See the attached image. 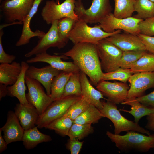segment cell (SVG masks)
Masks as SVG:
<instances>
[{"mask_svg": "<svg viewBox=\"0 0 154 154\" xmlns=\"http://www.w3.org/2000/svg\"><path fill=\"white\" fill-rule=\"evenodd\" d=\"M54 54L70 57L80 71L89 77L92 85L96 86L101 81L104 72L96 44L80 42L66 52Z\"/></svg>", "mask_w": 154, "mask_h": 154, "instance_id": "1", "label": "cell"}, {"mask_svg": "<svg viewBox=\"0 0 154 154\" xmlns=\"http://www.w3.org/2000/svg\"><path fill=\"white\" fill-rule=\"evenodd\" d=\"M106 135L118 149L123 152L134 150L146 152L154 148V134L146 135L138 132L130 131L124 135H121L107 131Z\"/></svg>", "mask_w": 154, "mask_h": 154, "instance_id": "2", "label": "cell"}, {"mask_svg": "<svg viewBox=\"0 0 154 154\" xmlns=\"http://www.w3.org/2000/svg\"><path fill=\"white\" fill-rule=\"evenodd\" d=\"M118 29L109 33L104 31L99 25L90 27L84 20L79 19L76 21L68 35V38L74 44L88 42L97 44L100 40L116 33L121 32Z\"/></svg>", "mask_w": 154, "mask_h": 154, "instance_id": "3", "label": "cell"}, {"mask_svg": "<svg viewBox=\"0 0 154 154\" xmlns=\"http://www.w3.org/2000/svg\"><path fill=\"white\" fill-rule=\"evenodd\" d=\"M102 102V107L99 110L104 117L108 119L113 123L114 134L118 135L122 132L133 131L147 135L151 134L147 129L123 116L117 109L116 104L108 100L106 102Z\"/></svg>", "mask_w": 154, "mask_h": 154, "instance_id": "4", "label": "cell"}, {"mask_svg": "<svg viewBox=\"0 0 154 154\" xmlns=\"http://www.w3.org/2000/svg\"><path fill=\"white\" fill-rule=\"evenodd\" d=\"M81 98L71 95L53 101L44 112L39 116L36 125L39 128H45L52 122L62 116L69 107Z\"/></svg>", "mask_w": 154, "mask_h": 154, "instance_id": "5", "label": "cell"}, {"mask_svg": "<svg viewBox=\"0 0 154 154\" xmlns=\"http://www.w3.org/2000/svg\"><path fill=\"white\" fill-rule=\"evenodd\" d=\"M76 1V0H65L58 4L54 0H47L41 11L42 18L48 25L68 17L78 20L79 17L74 11Z\"/></svg>", "mask_w": 154, "mask_h": 154, "instance_id": "6", "label": "cell"}, {"mask_svg": "<svg viewBox=\"0 0 154 154\" xmlns=\"http://www.w3.org/2000/svg\"><path fill=\"white\" fill-rule=\"evenodd\" d=\"M82 1H76L75 12L79 19L91 24L99 23L104 17L112 13L110 0H93L90 7L85 9Z\"/></svg>", "mask_w": 154, "mask_h": 154, "instance_id": "7", "label": "cell"}, {"mask_svg": "<svg viewBox=\"0 0 154 154\" xmlns=\"http://www.w3.org/2000/svg\"><path fill=\"white\" fill-rule=\"evenodd\" d=\"M96 45L101 68L104 73L119 68V62L123 51L106 38L100 40Z\"/></svg>", "mask_w": 154, "mask_h": 154, "instance_id": "8", "label": "cell"}, {"mask_svg": "<svg viewBox=\"0 0 154 154\" xmlns=\"http://www.w3.org/2000/svg\"><path fill=\"white\" fill-rule=\"evenodd\" d=\"M34 0H4L1 2L0 10L6 21L23 22L30 11Z\"/></svg>", "mask_w": 154, "mask_h": 154, "instance_id": "9", "label": "cell"}, {"mask_svg": "<svg viewBox=\"0 0 154 154\" xmlns=\"http://www.w3.org/2000/svg\"><path fill=\"white\" fill-rule=\"evenodd\" d=\"M143 20L132 17L119 18L114 17L111 13L102 19L99 23L102 29L107 33H112L120 29L138 35L140 33L139 24Z\"/></svg>", "mask_w": 154, "mask_h": 154, "instance_id": "10", "label": "cell"}, {"mask_svg": "<svg viewBox=\"0 0 154 154\" xmlns=\"http://www.w3.org/2000/svg\"><path fill=\"white\" fill-rule=\"evenodd\" d=\"M25 83L28 89L26 96L28 102L37 109L39 115L42 114L53 101L37 80L25 76Z\"/></svg>", "mask_w": 154, "mask_h": 154, "instance_id": "11", "label": "cell"}, {"mask_svg": "<svg viewBox=\"0 0 154 154\" xmlns=\"http://www.w3.org/2000/svg\"><path fill=\"white\" fill-rule=\"evenodd\" d=\"M58 20L54 21L47 33L39 38L37 44L25 56L30 57L32 56L46 52L50 47H57L59 49L64 48L67 44L58 35Z\"/></svg>", "mask_w": 154, "mask_h": 154, "instance_id": "12", "label": "cell"}, {"mask_svg": "<svg viewBox=\"0 0 154 154\" xmlns=\"http://www.w3.org/2000/svg\"><path fill=\"white\" fill-rule=\"evenodd\" d=\"M96 88L107 100L118 104H121L127 99L129 87L126 83L101 81Z\"/></svg>", "mask_w": 154, "mask_h": 154, "instance_id": "13", "label": "cell"}, {"mask_svg": "<svg viewBox=\"0 0 154 154\" xmlns=\"http://www.w3.org/2000/svg\"><path fill=\"white\" fill-rule=\"evenodd\" d=\"M128 81L130 86L127 98L142 96L147 90L154 88V72L133 74Z\"/></svg>", "mask_w": 154, "mask_h": 154, "instance_id": "14", "label": "cell"}, {"mask_svg": "<svg viewBox=\"0 0 154 154\" xmlns=\"http://www.w3.org/2000/svg\"><path fill=\"white\" fill-rule=\"evenodd\" d=\"M62 59H67L68 58L63 54L52 55L46 52L36 55L35 57L27 60L26 62L28 63L46 62L57 69L72 73L80 71L73 62L63 61Z\"/></svg>", "mask_w": 154, "mask_h": 154, "instance_id": "15", "label": "cell"}, {"mask_svg": "<svg viewBox=\"0 0 154 154\" xmlns=\"http://www.w3.org/2000/svg\"><path fill=\"white\" fill-rule=\"evenodd\" d=\"M106 38L123 51L146 50L138 36L129 33L124 31L116 33Z\"/></svg>", "mask_w": 154, "mask_h": 154, "instance_id": "16", "label": "cell"}, {"mask_svg": "<svg viewBox=\"0 0 154 154\" xmlns=\"http://www.w3.org/2000/svg\"><path fill=\"white\" fill-rule=\"evenodd\" d=\"M62 71L50 65L40 68L31 66L26 71L25 76L39 82L45 88L46 93L50 96L53 79Z\"/></svg>", "mask_w": 154, "mask_h": 154, "instance_id": "17", "label": "cell"}, {"mask_svg": "<svg viewBox=\"0 0 154 154\" xmlns=\"http://www.w3.org/2000/svg\"><path fill=\"white\" fill-rule=\"evenodd\" d=\"M1 128L3 132V137L7 144L22 141L24 130L14 112L8 111L6 123Z\"/></svg>", "mask_w": 154, "mask_h": 154, "instance_id": "18", "label": "cell"}, {"mask_svg": "<svg viewBox=\"0 0 154 154\" xmlns=\"http://www.w3.org/2000/svg\"><path fill=\"white\" fill-rule=\"evenodd\" d=\"M44 0H34L33 6L28 14L23 21V27L21 35L16 42L15 46H19L29 42L32 38L37 37L39 38L42 37L45 33L44 31L37 30L33 31L30 27L31 21L38 11V7Z\"/></svg>", "mask_w": 154, "mask_h": 154, "instance_id": "19", "label": "cell"}, {"mask_svg": "<svg viewBox=\"0 0 154 154\" xmlns=\"http://www.w3.org/2000/svg\"><path fill=\"white\" fill-rule=\"evenodd\" d=\"M14 112L20 123L25 130H29L35 126L39 115L36 108L28 103L26 104H17Z\"/></svg>", "mask_w": 154, "mask_h": 154, "instance_id": "20", "label": "cell"}, {"mask_svg": "<svg viewBox=\"0 0 154 154\" xmlns=\"http://www.w3.org/2000/svg\"><path fill=\"white\" fill-rule=\"evenodd\" d=\"M80 80L81 87V97L99 109L102 107V101L104 95L101 92L96 89L88 80L87 75L80 71Z\"/></svg>", "mask_w": 154, "mask_h": 154, "instance_id": "21", "label": "cell"}, {"mask_svg": "<svg viewBox=\"0 0 154 154\" xmlns=\"http://www.w3.org/2000/svg\"><path fill=\"white\" fill-rule=\"evenodd\" d=\"M28 64L26 62H21V70L17 80L14 84L7 87V95L16 97L19 103L23 104L29 103L27 99L25 92L27 90L25 85V74L26 71L29 67Z\"/></svg>", "mask_w": 154, "mask_h": 154, "instance_id": "22", "label": "cell"}, {"mask_svg": "<svg viewBox=\"0 0 154 154\" xmlns=\"http://www.w3.org/2000/svg\"><path fill=\"white\" fill-rule=\"evenodd\" d=\"M38 128L35 126L33 128L24 131L22 141L26 149H31L40 143L52 140L50 136L41 133Z\"/></svg>", "mask_w": 154, "mask_h": 154, "instance_id": "23", "label": "cell"}, {"mask_svg": "<svg viewBox=\"0 0 154 154\" xmlns=\"http://www.w3.org/2000/svg\"><path fill=\"white\" fill-rule=\"evenodd\" d=\"M21 70V64L15 61L0 65V83L12 85L17 80Z\"/></svg>", "mask_w": 154, "mask_h": 154, "instance_id": "24", "label": "cell"}, {"mask_svg": "<svg viewBox=\"0 0 154 154\" xmlns=\"http://www.w3.org/2000/svg\"><path fill=\"white\" fill-rule=\"evenodd\" d=\"M135 98H127L121 104L123 105L130 106L131 110L120 109L119 110L131 114L134 117V121L138 123L139 121L142 117L154 112V108L146 106L136 100Z\"/></svg>", "mask_w": 154, "mask_h": 154, "instance_id": "25", "label": "cell"}, {"mask_svg": "<svg viewBox=\"0 0 154 154\" xmlns=\"http://www.w3.org/2000/svg\"><path fill=\"white\" fill-rule=\"evenodd\" d=\"M72 73L62 71L53 79L50 97L53 101L61 98L65 86Z\"/></svg>", "mask_w": 154, "mask_h": 154, "instance_id": "26", "label": "cell"}, {"mask_svg": "<svg viewBox=\"0 0 154 154\" xmlns=\"http://www.w3.org/2000/svg\"><path fill=\"white\" fill-rule=\"evenodd\" d=\"M104 117L99 109L90 104L88 108L74 121V123L79 124H95Z\"/></svg>", "mask_w": 154, "mask_h": 154, "instance_id": "27", "label": "cell"}, {"mask_svg": "<svg viewBox=\"0 0 154 154\" xmlns=\"http://www.w3.org/2000/svg\"><path fill=\"white\" fill-rule=\"evenodd\" d=\"M135 0H114V16L121 19L131 17L135 11Z\"/></svg>", "mask_w": 154, "mask_h": 154, "instance_id": "28", "label": "cell"}, {"mask_svg": "<svg viewBox=\"0 0 154 154\" xmlns=\"http://www.w3.org/2000/svg\"><path fill=\"white\" fill-rule=\"evenodd\" d=\"M130 69L133 74L154 72V54L147 52L132 65Z\"/></svg>", "mask_w": 154, "mask_h": 154, "instance_id": "29", "label": "cell"}, {"mask_svg": "<svg viewBox=\"0 0 154 154\" xmlns=\"http://www.w3.org/2000/svg\"><path fill=\"white\" fill-rule=\"evenodd\" d=\"M134 9L135 18L144 20L154 17V3L149 0H135Z\"/></svg>", "mask_w": 154, "mask_h": 154, "instance_id": "30", "label": "cell"}, {"mask_svg": "<svg viewBox=\"0 0 154 154\" xmlns=\"http://www.w3.org/2000/svg\"><path fill=\"white\" fill-rule=\"evenodd\" d=\"M74 123V121L63 116L53 121L45 128L54 130L58 134L62 136H67L69 131Z\"/></svg>", "mask_w": 154, "mask_h": 154, "instance_id": "31", "label": "cell"}, {"mask_svg": "<svg viewBox=\"0 0 154 154\" xmlns=\"http://www.w3.org/2000/svg\"><path fill=\"white\" fill-rule=\"evenodd\" d=\"M91 124H79L74 123L68 135L71 140L80 141L93 133L94 129Z\"/></svg>", "mask_w": 154, "mask_h": 154, "instance_id": "32", "label": "cell"}, {"mask_svg": "<svg viewBox=\"0 0 154 154\" xmlns=\"http://www.w3.org/2000/svg\"><path fill=\"white\" fill-rule=\"evenodd\" d=\"M80 71L72 73L64 88L62 97L71 95L81 96Z\"/></svg>", "mask_w": 154, "mask_h": 154, "instance_id": "33", "label": "cell"}, {"mask_svg": "<svg viewBox=\"0 0 154 154\" xmlns=\"http://www.w3.org/2000/svg\"><path fill=\"white\" fill-rule=\"evenodd\" d=\"M147 52V50H143L123 51L119 62V67L130 69L132 65Z\"/></svg>", "mask_w": 154, "mask_h": 154, "instance_id": "34", "label": "cell"}, {"mask_svg": "<svg viewBox=\"0 0 154 154\" xmlns=\"http://www.w3.org/2000/svg\"><path fill=\"white\" fill-rule=\"evenodd\" d=\"M77 21L70 17H66L58 20V31L60 37L66 43L69 39L68 35Z\"/></svg>", "mask_w": 154, "mask_h": 154, "instance_id": "35", "label": "cell"}, {"mask_svg": "<svg viewBox=\"0 0 154 154\" xmlns=\"http://www.w3.org/2000/svg\"><path fill=\"white\" fill-rule=\"evenodd\" d=\"M133 74L130 69L119 68L114 71L103 73L101 81L116 80L126 83Z\"/></svg>", "mask_w": 154, "mask_h": 154, "instance_id": "36", "label": "cell"}, {"mask_svg": "<svg viewBox=\"0 0 154 154\" xmlns=\"http://www.w3.org/2000/svg\"><path fill=\"white\" fill-rule=\"evenodd\" d=\"M90 105L85 99L82 97L69 107L63 116L74 121L88 108Z\"/></svg>", "mask_w": 154, "mask_h": 154, "instance_id": "37", "label": "cell"}, {"mask_svg": "<svg viewBox=\"0 0 154 154\" xmlns=\"http://www.w3.org/2000/svg\"><path fill=\"white\" fill-rule=\"evenodd\" d=\"M140 33L154 36V17L143 20L139 24Z\"/></svg>", "mask_w": 154, "mask_h": 154, "instance_id": "38", "label": "cell"}, {"mask_svg": "<svg viewBox=\"0 0 154 154\" xmlns=\"http://www.w3.org/2000/svg\"><path fill=\"white\" fill-rule=\"evenodd\" d=\"M4 34L3 30H0V63L1 64H10L15 59L16 57L13 55H9L5 51L2 44V36Z\"/></svg>", "mask_w": 154, "mask_h": 154, "instance_id": "39", "label": "cell"}, {"mask_svg": "<svg viewBox=\"0 0 154 154\" xmlns=\"http://www.w3.org/2000/svg\"><path fill=\"white\" fill-rule=\"evenodd\" d=\"M145 47L146 50L154 54V36L139 33L138 35Z\"/></svg>", "mask_w": 154, "mask_h": 154, "instance_id": "40", "label": "cell"}, {"mask_svg": "<svg viewBox=\"0 0 154 154\" xmlns=\"http://www.w3.org/2000/svg\"><path fill=\"white\" fill-rule=\"evenodd\" d=\"M83 143V141L69 139L65 145L66 148L70 151L71 154H78L81 151Z\"/></svg>", "mask_w": 154, "mask_h": 154, "instance_id": "41", "label": "cell"}, {"mask_svg": "<svg viewBox=\"0 0 154 154\" xmlns=\"http://www.w3.org/2000/svg\"><path fill=\"white\" fill-rule=\"evenodd\" d=\"M135 99L146 106L154 108V90L147 94L144 95Z\"/></svg>", "mask_w": 154, "mask_h": 154, "instance_id": "42", "label": "cell"}, {"mask_svg": "<svg viewBox=\"0 0 154 154\" xmlns=\"http://www.w3.org/2000/svg\"><path fill=\"white\" fill-rule=\"evenodd\" d=\"M147 121L145 128L147 130L154 131V112L147 116Z\"/></svg>", "mask_w": 154, "mask_h": 154, "instance_id": "43", "label": "cell"}, {"mask_svg": "<svg viewBox=\"0 0 154 154\" xmlns=\"http://www.w3.org/2000/svg\"><path fill=\"white\" fill-rule=\"evenodd\" d=\"M2 131L0 128V153H1L7 148L8 145L5 139L2 136Z\"/></svg>", "mask_w": 154, "mask_h": 154, "instance_id": "44", "label": "cell"}, {"mask_svg": "<svg viewBox=\"0 0 154 154\" xmlns=\"http://www.w3.org/2000/svg\"><path fill=\"white\" fill-rule=\"evenodd\" d=\"M7 86L4 84L0 83V100L2 98L7 95L8 90Z\"/></svg>", "mask_w": 154, "mask_h": 154, "instance_id": "45", "label": "cell"}, {"mask_svg": "<svg viewBox=\"0 0 154 154\" xmlns=\"http://www.w3.org/2000/svg\"><path fill=\"white\" fill-rule=\"evenodd\" d=\"M81 0V1H82V0ZM60 0H56V2L57 4H60Z\"/></svg>", "mask_w": 154, "mask_h": 154, "instance_id": "46", "label": "cell"}, {"mask_svg": "<svg viewBox=\"0 0 154 154\" xmlns=\"http://www.w3.org/2000/svg\"><path fill=\"white\" fill-rule=\"evenodd\" d=\"M149 0L154 3V0Z\"/></svg>", "mask_w": 154, "mask_h": 154, "instance_id": "47", "label": "cell"}, {"mask_svg": "<svg viewBox=\"0 0 154 154\" xmlns=\"http://www.w3.org/2000/svg\"><path fill=\"white\" fill-rule=\"evenodd\" d=\"M3 0H0V2L1 3V2L3 1Z\"/></svg>", "mask_w": 154, "mask_h": 154, "instance_id": "48", "label": "cell"}]
</instances>
